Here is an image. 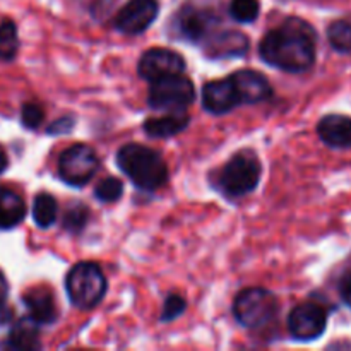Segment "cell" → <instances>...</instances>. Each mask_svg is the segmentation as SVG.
<instances>
[{
  "label": "cell",
  "instance_id": "6da1fadb",
  "mask_svg": "<svg viewBox=\"0 0 351 351\" xmlns=\"http://www.w3.org/2000/svg\"><path fill=\"white\" fill-rule=\"evenodd\" d=\"M259 55L271 67L288 74H304L314 67L317 58V33L305 19L287 17L281 26L264 34Z\"/></svg>",
  "mask_w": 351,
  "mask_h": 351
},
{
  "label": "cell",
  "instance_id": "7a4b0ae2",
  "mask_svg": "<svg viewBox=\"0 0 351 351\" xmlns=\"http://www.w3.org/2000/svg\"><path fill=\"white\" fill-rule=\"evenodd\" d=\"M117 167L141 191L154 192L168 182V167L158 151L130 143L117 151Z\"/></svg>",
  "mask_w": 351,
  "mask_h": 351
},
{
  "label": "cell",
  "instance_id": "3957f363",
  "mask_svg": "<svg viewBox=\"0 0 351 351\" xmlns=\"http://www.w3.org/2000/svg\"><path fill=\"white\" fill-rule=\"evenodd\" d=\"M263 165L252 151L245 149L233 154L219 170L216 187L228 199H239L250 194L259 185Z\"/></svg>",
  "mask_w": 351,
  "mask_h": 351
},
{
  "label": "cell",
  "instance_id": "277c9868",
  "mask_svg": "<svg viewBox=\"0 0 351 351\" xmlns=\"http://www.w3.org/2000/svg\"><path fill=\"white\" fill-rule=\"evenodd\" d=\"M69 300L79 311H93L105 298L108 283L101 267L96 263H77L65 276Z\"/></svg>",
  "mask_w": 351,
  "mask_h": 351
},
{
  "label": "cell",
  "instance_id": "5b68a950",
  "mask_svg": "<svg viewBox=\"0 0 351 351\" xmlns=\"http://www.w3.org/2000/svg\"><path fill=\"white\" fill-rule=\"evenodd\" d=\"M278 298L266 288L250 287L240 291L233 300V315L237 321L249 329L269 324L278 314Z\"/></svg>",
  "mask_w": 351,
  "mask_h": 351
},
{
  "label": "cell",
  "instance_id": "8992f818",
  "mask_svg": "<svg viewBox=\"0 0 351 351\" xmlns=\"http://www.w3.org/2000/svg\"><path fill=\"white\" fill-rule=\"evenodd\" d=\"M194 99V82L184 74H173L151 82L147 105L153 110H163V112H184Z\"/></svg>",
  "mask_w": 351,
  "mask_h": 351
},
{
  "label": "cell",
  "instance_id": "52a82bcc",
  "mask_svg": "<svg viewBox=\"0 0 351 351\" xmlns=\"http://www.w3.org/2000/svg\"><path fill=\"white\" fill-rule=\"evenodd\" d=\"M219 24L221 19L215 9L194 3H185L175 16V27L178 34L201 47H204L218 31H221Z\"/></svg>",
  "mask_w": 351,
  "mask_h": 351
},
{
  "label": "cell",
  "instance_id": "ba28073f",
  "mask_svg": "<svg viewBox=\"0 0 351 351\" xmlns=\"http://www.w3.org/2000/svg\"><path fill=\"white\" fill-rule=\"evenodd\" d=\"M99 158L88 144H72L58 158V175L71 187H82L96 175Z\"/></svg>",
  "mask_w": 351,
  "mask_h": 351
},
{
  "label": "cell",
  "instance_id": "9c48e42d",
  "mask_svg": "<svg viewBox=\"0 0 351 351\" xmlns=\"http://www.w3.org/2000/svg\"><path fill=\"white\" fill-rule=\"evenodd\" d=\"M328 328V312L317 302H304L288 315V331L297 341H315Z\"/></svg>",
  "mask_w": 351,
  "mask_h": 351
},
{
  "label": "cell",
  "instance_id": "30bf717a",
  "mask_svg": "<svg viewBox=\"0 0 351 351\" xmlns=\"http://www.w3.org/2000/svg\"><path fill=\"white\" fill-rule=\"evenodd\" d=\"M185 58L170 48H151L144 51L137 64V74L147 82H154L167 75L184 74Z\"/></svg>",
  "mask_w": 351,
  "mask_h": 351
},
{
  "label": "cell",
  "instance_id": "8fae6325",
  "mask_svg": "<svg viewBox=\"0 0 351 351\" xmlns=\"http://www.w3.org/2000/svg\"><path fill=\"white\" fill-rule=\"evenodd\" d=\"M158 12H160L158 0H129L117 12L113 26L120 33L137 36L151 27V24L156 21Z\"/></svg>",
  "mask_w": 351,
  "mask_h": 351
},
{
  "label": "cell",
  "instance_id": "7c38bea8",
  "mask_svg": "<svg viewBox=\"0 0 351 351\" xmlns=\"http://www.w3.org/2000/svg\"><path fill=\"white\" fill-rule=\"evenodd\" d=\"M233 86L239 95L240 105H257L273 96V86L267 81L263 72H257L254 69H242L230 75Z\"/></svg>",
  "mask_w": 351,
  "mask_h": 351
},
{
  "label": "cell",
  "instance_id": "4fadbf2b",
  "mask_svg": "<svg viewBox=\"0 0 351 351\" xmlns=\"http://www.w3.org/2000/svg\"><path fill=\"white\" fill-rule=\"evenodd\" d=\"M239 105V95L230 75L219 81L206 82L202 88V106L211 115H225Z\"/></svg>",
  "mask_w": 351,
  "mask_h": 351
},
{
  "label": "cell",
  "instance_id": "5bb4252c",
  "mask_svg": "<svg viewBox=\"0 0 351 351\" xmlns=\"http://www.w3.org/2000/svg\"><path fill=\"white\" fill-rule=\"evenodd\" d=\"M317 136L326 146L332 149L351 147V117L341 113L324 115L317 123Z\"/></svg>",
  "mask_w": 351,
  "mask_h": 351
},
{
  "label": "cell",
  "instance_id": "9a60e30c",
  "mask_svg": "<svg viewBox=\"0 0 351 351\" xmlns=\"http://www.w3.org/2000/svg\"><path fill=\"white\" fill-rule=\"evenodd\" d=\"M29 317L38 326H50L58 319V307L53 293L45 287H34L23 295Z\"/></svg>",
  "mask_w": 351,
  "mask_h": 351
},
{
  "label": "cell",
  "instance_id": "2e32d148",
  "mask_svg": "<svg viewBox=\"0 0 351 351\" xmlns=\"http://www.w3.org/2000/svg\"><path fill=\"white\" fill-rule=\"evenodd\" d=\"M249 50V38L240 31H218L208 43L204 51L211 58H233L242 57Z\"/></svg>",
  "mask_w": 351,
  "mask_h": 351
},
{
  "label": "cell",
  "instance_id": "e0dca14e",
  "mask_svg": "<svg viewBox=\"0 0 351 351\" xmlns=\"http://www.w3.org/2000/svg\"><path fill=\"white\" fill-rule=\"evenodd\" d=\"M191 123L187 112H167L161 117H153L143 123L144 132L153 139H167L180 134Z\"/></svg>",
  "mask_w": 351,
  "mask_h": 351
},
{
  "label": "cell",
  "instance_id": "ac0fdd59",
  "mask_svg": "<svg viewBox=\"0 0 351 351\" xmlns=\"http://www.w3.org/2000/svg\"><path fill=\"white\" fill-rule=\"evenodd\" d=\"M40 326L33 321L31 317H23L12 326L7 338L5 346L17 351H34L41 348L40 341Z\"/></svg>",
  "mask_w": 351,
  "mask_h": 351
},
{
  "label": "cell",
  "instance_id": "d6986e66",
  "mask_svg": "<svg viewBox=\"0 0 351 351\" xmlns=\"http://www.w3.org/2000/svg\"><path fill=\"white\" fill-rule=\"evenodd\" d=\"M26 202L9 187H0V230H10L26 218Z\"/></svg>",
  "mask_w": 351,
  "mask_h": 351
},
{
  "label": "cell",
  "instance_id": "ffe728a7",
  "mask_svg": "<svg viewBox=\"0 0 351 351\" xmlns=\"http://www.w3.org/2000/svg\"><path fill=\"white\" fill-rule=\"evenodd\" d=\"M58 216L57 199L48 192H40L33 202V219L40 228H50Z\"/></svg>",
  "mask_w": 351,
  "mask_h": 351
},
{
  "label": "cell",
  "instance_id": "44dd1931",
  "mask_svg": "<svg viewBox=\"0 0 351 351\" xmlns=\"http://www.w3.org/2000/svg\"><path fill=\"white\" fill-rule=\"evenodd\" d=\"M328 41L338 53H351V21L338 19L328 26Z\"/></svg>",
  "mask_w": 351,
  "mask_h": 351
},
{
  "label": "cell",
  "instance_id": "7402d4cb",
  "mask_svg": "<svg viewBox=\"0 0 351 351\" xmlns=\"http://www.w3.org/2000/svg\"><path fill=\"white\" fill-rule=\"evenodd\" d=\"M19 50L17 26L12 19L0 21V60L10 62L16 58Z\"/></svg>",
  "mask_w": 351,
  "mask_h": 351
},
{
  "label": "cell",
  "instance_id": "603a6c76",
  "mask_svg": "<svg viewBox=\"0 0 351 351\" xmlns=\"http://www.w3.org/2000/svg\"><path fill=\"white\" fill-rule=\"evenodd\" d=\"M230 17L237 23L250 24L259 17L261 2L259 0H232L228 5Z\"/></svg>",
  "mask_w": 351,
  "mask_h": 351
},
{
  "label": "cell",
  "instance_id": "cb8c5ba5",
  "mask_svg": "<svg viewBox=\"0 0 351 351\" xmlns=\"http://www.w3.org/2000/svg\"><path fill=\"white\" fill-rule=\"evenodd\" d=\"M89 221V208L86 204H72L65 211L62 228L71 233H81Z\"/></svg>",
  "mask_w": 351,
  "mask_h": 351
},
{
  "label": "cell",
  "instance_id": "d4e9b609",
  "mask_svg": "<svg viewBox=\"0 0 351 351\" xmlns=\"http://www.w3.org/2000/svg\"><path fill=\"white\" fill-rule=\"evenodd\" d=\"M123 195V182L117 177H106L98 182L95 189V197L99 202H117Z\"/></svg>",
  "mask_w": 351,
  "mask_h": 351
},
{
  "label": "cell",
  "instance_id": "484cf974",
  "mask_svg": "<svg viewBox=\"0 0 351 351\" xmlns=\"http://www.w3.org/2000/svg\"><path fill=\"white\" fill-rule=\"evenodd\" d=\"M185 308H187V302H185V298L178 293H170L167 298H165L163 308H161L160 322L168 324V322L175 321V319H178L182 314H184Z\"/></svg>",
  "mask_w": 351,
  "mask_h": 351
},
{
  "label": "cell",
  "instance_id": "4316f807",
  "mask_svg": "<svg viewBox=\"0 0 351 351\" xmlns=\"http://www.w3.org/2000/svg\"><path fill=\"white\" fill-rule=\"evenodd\" d=\"M43 119L45 112L43 108H41V105H38V103L27 101L24 103L23 108H21V120H23V125L26 127V129H38V127L43 123Z\"/></svg>",
  "mask_w": 351,
  "mask_h": 351
},
{
  "label": "cell",
  "instance_id": "83f0119b",
  "mask_svg": "<svg viewBox=\"0 0 351 351\" xmlns=\"http://www.w3.org/2000/svg\"><path fill=\"white\" fill-rule=\"evenodd\" d=\"M7 297H9V285H7L5 276L0 271V324L7 322L12 315L10 308L7 307Z\"/></svg>",
  "mask_w": 351,
  "mask_h": 351
},
{
  "label": "cell",
  "instance_id": "f1b7e54d",
  "mask_svg": "<svg viewBox=\"0 0 351 351\" xmlns=\"http://www.w3.org/2000/svg\"><path fill=\"white\" fill-rule=\"evenodd\" d=\"M338 291H339V297H341L343 304H345L346 307L351 308V269L346 271V273L341 276V280H339Z\"/></svg>",
  "mask_w": 351,
  "mask_h": 351
},
{
  "label": "cell",
  "instance_id": "f546056e",
  "mask_svg": "<svg viewBox=\"0 0 351 351\" xmlns=\"http://www.w3.org/2000/svg\"><path fill=\"white\" fill-rule=\"evenodd\" d=\"M74 129V120L69 119V117H62V119L55 120L50 127L47 129L48 134L51 136H58V134H67Z\"/></svg>",
  "mask_w": 351,
  "mask_h": 351
},
{
  "label": "cell",
  "instance_id": "4dcf8cb0",
  "mask_svg": "<svg viewBox=\"0 0 351 351\" xmlns=\"http://www.w3.org/2000/svg\"><path fill=\"white\" fill-rule=\"evenodd\" d=\"M7 167H9V160H7V154L5 151L0 147V175L3 173V171L7 170Z\"/></svg>",
  "mask_w": 351,
  "mask_h": 351
}]
</instances>
